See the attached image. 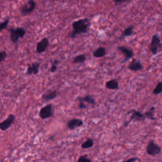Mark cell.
I'll return each instance as SVG.
<instances>
[{
    "instance_id": "8992f818",
    "label": "cell",
    "mask_w": 162,
    "mask_h": 162,
    "mask_svg": "<svg viewBox=\"0 0 162 162\" xmlns=\"http://www.w3.org/2000/svg\"><path fill=\"white\" fill-rule=\"evenodd\" d=\"M36 6V3L34 0H29L28 2L21 7L20 8L21 13L24 16L30 14L34 10Z\"/></svg>"
},
{
    "instance_id": "4316f807",
    "label": "cell",
    "mask_w": 162,
    "mask_h": 162,
    "mask_svg": "<svg viewBox=\"0 0 162 162\" xmlns=\"http://www.w3.org/2000/svg\"><path fill=\"white\" fill-rule=\"evenodd\" d=\"M88 106L85 104V102L83 101H80L78 103V109L80 110H83V109H87Z\"/></svg>"
},
{
    "instance_id": "9c48e42d",
    "label": "cell",
    "mask_w": 162,
    "mask_h": 162,
    "mask_svg": "<svg viewBox=\"0 0 162 162\" xmlns=\"http://www.w3.org/2000/svg\"><path fill=\"white\" fill-rule=\"evenodd\" d=\"M118 49L119 51H120L122 53H124V55L125 56V58H124V60H123V62H122V63L126 62L127 61L129 60L130 58H132L134 55V51L132 49L127 48V47H125V46H119L118 47Z\"/></svg>"
},
{
    "instance_id": "e0dca14e",
    "label": "cell",
    "mask_w": 162,
    "mask_h": 162,
    "mask_svg": "<svg viewBox=\"0 0 162 162\" xmlns=\"http://www.w3.org/2000/svg\"><path fill=\"white\" fill-rule=\"evenodd\" d=\"M106 54V51L105 48L103 47H99L93 52V56L95 58H99L105 56Z\"/></svg>"
},
{
    "instance_id": "ac0fdd59",
    "label": "cell",
    "mask_w": 162,
    "mask_h": 162,
    "mask_svg": "<svg viewBox=\"0 0 162 162\" xmlns=\"http://www.w3.org/2000/svg\"><path fill=\"white\" fill-rule=\"evenodd\" d=\"M133 32H134V26L130 25V26L128 27V28L125 29V30L124 31L121 37L120 38V40L123 39L124 38L131 36L133 34Z\"/></svg>"
},
{
    "instance_id": "5bb4252c",
    "label": "cell",
    "mask_w": 162,
    "mask_h": 162,
    "mask_svg": "<svg viewBox=\"0 0 162 162\" xmlns=\"http://www.w3.org/2000/svg\"><path fill=\"white\" fill-rule=\"evenodd\" d=\"M39 67H40V63L37 62H34L31 65H29L28 68V70H27V74L30 75H37L39 71Z\"/></svg>"
},
{
    "instance_id": "83f0119b",
    "label": "cell",
    "mask_w": 162,
    "mask_h": 162,
    "mask_svg": "<svg viewBox=\"0 0 162 162\" xmlns=\"http://www.w3.org/2000/svg\"><path fill=\"white\" fill-rule=\"evenodd\" d=\"M138 160H139V159L137 157H134V158H129L127 160H125V161H123L122 162H135L136 161Z\"/></svg>"
},
{
    "instance_id": "7a4b0ae2",
    "label": "cell",
    "mask_w": 162,
    "mask_h": 162,
    "mask_svg": "<svg viewBox=\"0 0 162 162\" xmlns=\"http://www.w3.org/2000/svg\"><path fill=\"white\" fill-rule=\"evenodd\" d=\"M149 49L153 55H156L162 49L161 40L158 34H154L151 38V43L149 46Z\"/></svg>"
},
{
    "instance_id": "7402d4cb",
    "label": "cell",
    "mask_w": 162,
    "mask_h": 162,
    "mask_svg": "<svg viewBox=\"0 0 162 162\" xmlns=\"http://www.w3.org/2000/svg\"><path fill=\"white\" fill-rule=\"evenodd\" d=\"M162 93V82H159L155 86L154 89L153 91V93L154 95H159Z\"/></svg>"
},
{
    "instance_id": "52a82bcc",
    "label": "cell",
    "mask_w": 162,
    "mask_h": 162,
    "mask_svg": "<svg viewBox=\"0 0 162 162\" xmlns=\"http://www.w3.org/2000/svg\"><path fill=\"white\" fill-rule=\"evenodd\" d=\"M39 117L43 120L51 117L53 115V104H49L48 105L43 106L39 111Z\"/></svg>"
},
{
    "instance_id": "9a60e30c",
    "label": "cell",
    "mask_w": 162,
    "mask_h": 162,
    "mask_svg": "<svg viewBox=\"0 0 162 162\" xmlns=\"http://www.w3.org/2000/svg\"><path fill=\"white\" fill-rule=\"evenodd\" d=\"M105 86L108 89L117 90L119 88V82L117 79H112L105 83Z\"/></svg>"
},
{
    "instance_id": "4fadbf2b",
    "label": "cell",
    "mask_w": 162,
    "mask_h": 162,
    "mask_svg": "<svg viewBox=\"0 0 162 162\" xmlns=\"http://www.w3.org/2000/svg\"><path fill=\"white\" fill-rule=\"evenodd\" d=\"M57 95H58V92L57 90L49 89L43 94L42 99L46 102L49 101L51 100L55 99L57 97Z\"/></svg>"
},
{
    "instance_id": "ffe728a7",
    "label": "cell",
    "mask_w": 162,
    "mask_h": 162,
    "mask_svg": "<svg viewBox=\"0 0 162 162\" xmlns=\"http://www.w3.org/2000/svg\"><path fill=\"white\" fill-rule=\"evenodd\" d=\"M86 60V57L85 55H83H83H79L75 57L73 59V63H75V64L83 63Z\"/></svg>"
},
{
    "instance_id": "277c9868",
    "label": "cell",
    "mask_w": 162,
    "mask_h": 162,
    "mask_svg": "<svg viewBox=\"0 0 162 162\" xmlns=\"http://www.w3.org/2000/svg\"><path fill=\"white\" fill-rule=\"evenodd\" d=\"M146 149L148 154L152 156H156L159 154L161 152V147L158 145L153 140H151L150 141H149Z\"/></svg>"
},
{
    "instance_id": "f546056e",
    "label": "cell",
    "mask_w": 162,
    "mask_h": 162,
    "mask_svg": "<svg viewBox=\"0 0 162 162\" xmlns=\"http://www.w3.org/2000/svg\"><path fill=\"white\" fill-rule=\"evenodd\" d=\"M101 162H106V161H101Z\"/></svg>"
},
{
    "instance_id": "f1b7e54d",
    "label": "cell",
    "mask_w": 162,
    "mask_h": 162,
    "mask_svg": "<svg viewBox=\"0 0 162 162\" xmlns=\"http://www.w3.org/2000/svg\"><path fill=\"white\" fill-rule=\"evenodd\" d=\"M113 1L114 2V3L116 5H119V4H121L124 2H126L129 1V0H113Z\"/></svg>"
},
{
    "instance_id": "30bf717a",
    "label": "cell",
    "mask_w": 162,
    "mask_h": 162,
    "mask_svg": "<svg viewBox=\"0 0 162 162\" xmlns=\"http://www.w3.org/2000/svg\"><path fill=\"white\" fill-rule=\"evenodd\" d=\"M143 65L141 63V61L136 58H134L128 66V69L132 72H138L143 70Z\"/></svg>"
},
{
    "instance_id": "7c38bea8",
    "label": "cell",
    "mask_w": 162,
    "mask_h": 162,
    "mask_svg": "<svg viewBox=\"0 0 162 162\" xmlns=\"http://www.w3.org/2000/svg\"><path fill=\"white\" fill-rule=\"evenodd\" d=\"M49 39L47 38H43L36 45V51L38 53H43L47 49L49 45Z\"/></svg>"
},
{
    "instance_id": "603a6c76",
    "label": "cell",
    "mask_w": 162,
    "mask_h": 162,
    "mask_svg": "<svg viewBox=\"0 0 162 162\" xmlns=\"http://www.w3.org/2000/svg\"><path fill=\"white\" fill-rule=\"evenodd\" d=\"M77 162H92L91 159L88 157V154H85L84 155H81L78 158Z\"/></svg>"
},
{
    "instance_id": "d4e9b609",
    "label": "cell",
    "mask_w": 162,
    "mask_h": 162,
    "mask_svg": "<svg viewBox=\"0 0 162 162\" xmlns=\"http://www.w3.org/2000/svg\"><path fill=\"white\" fill-rule=\"evenodd\" d=\"M7 57V53L5 51H2L0 53V62H3Z\"/></svg>"
},
{
    "instance_id": "2e32d148",
    "label": "cell",
    "mask_w": 162,
    "mask_h": 162,
    "mask_svg": "<svg viewBox=\"0 0 162 162\" xmlns=\"http://www.w3.org/2000/svg\"><path fill=\"white\" fill-rule=\"evenodd\" d=\"M77 101H78V102L80 101H83L85 103H87L88 104H91L92 105H94L96 104V101L94 99V98L91 96V95H86L83 97H81V96H78L77 98L76 99Z\"/></svg>"
},
{
    "instance_id": "d6986e66",
    "label": "cell",
    "mask_w": 162,
    "mask_h": 162,
    "mask_svg": "<svg viewBox=\"0 0 162 162\" xmlns=\"http://www.w3.org/2000/svg\"><path fill=\"white\" fill-rule=\"evenodd\" d=\"M154 110H155V107L153 106L149 109V110L146 112L144 115L146 117V119L151 120H154L155 117H154Z\"/></svg>"
},
{
    "instance_id": "ba28073f",
    "label": "cell",
    "mask_w": 162,
    "mask_h": 162,
    "mask_svg": "<svg viewBox=\"0 0 162 162\" xmlns=\"http://www.w3.org/2000/svg\"><path fill=\"white\" fill-rule=\"evenodd\" d=\"M15 121V116L13 114H10L8 117L0 124V129L2 131L7 130L11 127Z\"/></svg>"
},
{
    "instance_id": "5b68a950",
    "label": "cell",
    "mask_w": 162,
    "mask_h": 162,
    "mask_svg": "<svg viewBox=\"0 0 162 162\" xmlns=\"http://www.w3.org/2000/svg\"><path fill=\"white\" fill-rule=\"evenodd\" d=\"M128 115H130V120L128 122H125L124 124V126L126 127L128 125V124L132 120H135V121H144L146 119V117L144 115V114L141 113L140 112L134 109L131 110L130 111H129L127 113Z\"/></svg>"
},
{
    "instance_id": "4dcf8cb0",
    "label": "cell",
    "mask_w": 162,
    "mask_h": 162,
    "mask_svg": "<svg viewBox=\"0 0 162 162\" xmlns=\"http://www.w3.org/2000/svg\"><path fill=\"white\" fill-rule=\"evenodd\" d=\"M161 119H162V115H161Z\"/></svg>"
},
{
    "instance_id": "3957f363",
    "label": "cell",
    "mask_w": 162,
    "mask_h": 162,
    "mask_svg": "<svg viewBox=\"0 0 162 162\" xmlns=\"http://www.w3.org/2000/svg\"><path fill=\"white\" fill-rule=\"evenodd\" d=\"M26 33L25 30L22 28H12L10 29V38L12 41L16 44L20 38H22L24 37Z\"/></svg>"
},
{
    "instance_id": "cb8c5ba5",
    "label": "cell",
    "mask_w": 162,
    "mask_h": 162,
    "mask_svg": "<svg viewBox=\"0 0 162 162\" xmlns=\"http://www.w3.org/2000/svg\"><path fill=\"white\" fill-rule=\"evenodd\" d=\"M59 60H55L53 61V62L52 63L51 68H50V72L51 73H54L57 70V68H58V65L59 64Z\"/></svg>"
},
{
    "instance_id": "484cf974",
    "label": "cell",
    "mask_w": 162,
    "mask_h": 162,
    "mask_svg": "<svg viewBox=\"0 0 162 162\" xmlns=\"http://www.w3.org/2000/svg\"><path fill=\"white\" fill-rule=\"evenodd\" d=\"M9 19L5 20L4 22H3L1 25H0V28H1V31H3V29H5V28H7V27L9 23Z\"/></svg>"
},
{
    "instance_id": "6da1fadb",
    "label": "cell",
    "mask_w": 162,
    "mask_h": 162,
    "mask_svg": "<svg viewBox=\"0 0 162 162\" xmlns=\"http://www.w3.org/2000/svg\"><path fill=\"white\" fill-rule=\"evenodd\" d=\"M91 25V22L88 18H82L72 23L73 31L71 33L70 37L75 38L78 34H85L88 32Z\"/></svg>"
},
{
    "instance_id": "8fae6325",
    "label": "cell",
    "mask_w": 162,
    "mask_h": 162,
    "mask_svg": "<svg viewBox=\"0 0 162 162\" xmlns=\"http://www.w3.org/2000/svg\"><path fill=\"white\" fill-rule=\"evenodd\" d=\"M83 124L84 122L83 120H81L80 119H73L68 122L67 127L70 130H73L77 128L83 126Z\"/></svg>"
},
{
    "instance_id": "44dd1931",
    "label": "cell",
    "mask_w": 162,
    "mask_h": 162,
    "mask_svg": "<svg viewBox=\"0 0 162 162\" xmlns=\"http://www.w3.org/2000/svg\"><path fill=\"white\" fill-rule=\"evenodd\" d=\"M94 146V141L92 139L88 138L85 142L81 144V148L83 149H89Z\"/></svg>"
}]
</instances>
